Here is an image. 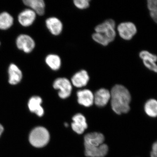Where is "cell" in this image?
<instances>
[{
	"label": "cell",
	"mask_w": 157,
	"mask_h": 157,
	"mask_svg": "<svg viewBox=\"0 0 157 157\" xmlns=\"http://www.w3.org/2000/svg\"><path fill=\"white\" fill-rule=\"evenodd\" d=\"M104 135L98 132L86 134L84 137L85 154L87 157H104L108 151V147L104 144Z\"/></svg>",
	"instance_id": "obj_1"
},
{
	"label": "cell",
	"mask_w": 157,
	"mask_h": 157,
	"mask_svg": "<svg viewBox=\"0 0 157 157\" xmlns=\"http://www.w3.org/2000/svg\"><path fill=\"white\" fill-rule=\"evenodd\" d=\"M111 105L117 114L125 113L130 110L131 95L126 87L121 84H116L110 91Z\"/></svg>",
	"instance_id": "obj_2"
},
{
	"label": "cell",
	"mask_w": 157,
	"mask_h": 157,
	"mask_svg": "<svg viewBox=\"0 0 157 157\" xmlns=\"http://www.w3.org/2000/svg\"><path fill=\"white\" fill-rule=\"evenodd\" d=\"M116 23L113 20L109 19L96 26L95 33L92 37L95 42L103 46H107L114 41L117 33Z\"/></svg>",
	"instance_id": "obj_3"
},
{
	"label": "cell",
	"mask_w": 157,
	"mask_h": 157,
	"mask_svg": "<svg viewBox=\"0 0 157 157\" xmlns=\"http://www.w3.org/2000/svg\"><path fill=\"white\" fill-rule=\"evenodd\" d=\"M50 139V135L48 130L42 127H38L32 130L29 136L30 143L36 147L45 146Z\"/></svg>",
	"instance_id": "obj_4"
},
{
	"label": "cell",
	"mask_w": 157,
	"mask_h": 157,
	"mask_svg": "<svg viewBox=\"0 0 157 157\" xmlns=\"http://www.w3.org/2000/svg\"><path fill=\"white\" fill-rule=\"evenodd\" d=\"M71 81L66 77H59L53 82V87L59 90L58 95L61 99H67L70 97L73 86Z\"/></svg>",
	"instance_id": "obj_5"
},
{
	"label": "cell",
	"mask_w": 157,
	"mask_h": 157,
	"mask_svg": "<svg viewBox=\"0 0 157 157\" xmlns=\"http://www.w3.org/2000/svg\"><path fill=\"white\" fill-rule=\"evenodd\" d=\"M17 48L25 53L32 52L36 47V42L29 35L21 34L17 37L15 41Z\"/></svg>",
	"instance_id": "obj_6"
},
{
	"label": "cell",
	"mask_w": 157,
	"mask_h": 157,
	"mask_svg": "<svg viewBox=\"0 0 157 157\" xmlns=\"http://www.w3.org/2000/svg\"><path fill=\"white\" fill-rule=\"evenodd\" d=\"M117 29L120 36L127 41L132 39L137 33V27L134 23L131 21L121 23Z\"/></svg>",
	"instance_id": "obj_7"
},
{
	"label": "cell",
	"mask_w": 157,
	"mask_h": 157,
	"mask_svg": "<svg viewBox=\"0 0 157 157\" xmlns=\"http://www.w3.org/2000/svg\"><path fill=\"white\" fill-rule=\"evenodd\" d=\"M37 14L33 10L27 9L23 10L17 16L20 24L24 27H28L33 25L36 18Z\"/></svg>",
	"instance_id": "obj_8"
},
{
	"label": "cell",
	"mask_w": 157,
	"mask_h": 157,
	"mask_svg": "<svg viewBox=\"0 0 157 157\" xmlns=\"http://www.w3.org/2000/svg\"><path fill=\"white\" fill-rule=\"evenodd\" d=\"M139 56L143 61L144 65L149 70L157 73V57L156 55L147 50H143L139 53Z\"/></svg>",
	"instance_id": "obj_9"
},
{
	"label": "cell",
	"mask_w": 157,
	"mask_h": 157,
	"mask_svg": "<svg viewBox=\"0 0 157 157\" xmlns=\"http://www.w3.org/2000/svg\"><path fill=\"white\" fill-rule=\"evenodd\" d=\"M9 84L11 85L18 84L22 80L23 73L21 70L17 65L11 63L9 65L8 70Z\"/></svg>",
	"instance_id": "obj_10"
},
{
	"label": "cell",
	"mask_w": 157,
	"mask_h": 157,
	"mask_svg": "<svg viewBox=\"0 0 157 157\" xmlns=\"http://www.w3.org/2000/svg\"><path fill=\"white\" fill-rule=\"evenodd\" d=\"M89 80L90 76L87 71L82 70L73 75L70 81L75 87L82 88L86 86Z\"/></svg>",
	"instance_id": "obj_11"
},
{
	"label": "cell",
	"mask_w": 157,
	"mask_h": 157,
	"mask_svg": "<svg viewBox=\"0 0 157 157\" xmlns=\"http://www.w3.org/2000/svg\"><path fill=\"white\" fill-rule=\"evenodd\" d=\"M46 28L51 33L55 36H57L61 33L63 28V25L61 21L58 17H48L45 20Z\"/></svg>",
	"instance_id": "obj_12"
},
{
	"label": "cell",
	"mask_w": 157,
	"mask_h": 157,
	"mask_svg": "<svg viewBox=\"0 0 157 157\" xmlns=\"http://www.w3.org/2000/svg\"><path fill=\"white\" fill-rule=\"evenodd\" d=\"M111 98L110 92L105 88L98 90L94 94V102L97 106L103 107L106 106Z\"/></svg>",
	"instance_id": "obj_13"
},
{
	"label": "cell",
	"mask_w": 157,
	"mask_h": 157,
	"mask_svg": "<svg viewBox=\"0 0 157 157\" xmlns=\"http://www.w3.org/2000/svg\"><path fill=\"white\" fill-rule=\"evenodd\" d=\"M78 102L80 105L86 107H90L94 103V94L88 89L79 90L77 92Z\"/></svg>",
	"instance_id": "obj_14"
},
{
	"label": "cell",
	"mask_w": 157,
	"mask_h": 157,
	"mask_svg": "<svg viewBox=\"0 0 157 157\" xmlns=\"http://www.w3.org/2000/svg\"><path fill=\"white\" fill-rule=\"evenodd\" d=\"M72 119L73 122L71 124V126L73 131L77 134L81 135L87 128L86 119L82 114L77 113L73 117Z\"/></svg>",
	"instance_id": "obj_15"
},
{
	"label": "cell",
	"mask_w": 157,
	"mask_h": 157,
	"mask_svg": "<svg viewBox=\"0 0 157 157\" xmlns=\"http://www.w3.org/2000/svg\"><path fill=\"white\" fill-rule=\"evenodd\" d=\"M23 3L37 15L42 16L45 14V4L43 0H23Z\"/></svg>",
	"instance_id": "obj_16"
},
{
	"label": "cell",
	"mask_w": 157,
	"mask_h": 157,
	"mask_svg": "<svg viewBox=\"0 0 157 157\" xmlns=\"http://www.w3.org/2000/svg\"><path fill=\"white\" fill-rule=\"evenodd\" d=\"M42 102V99L39 96L32 97L29 100L28 102L30 111L36 113L39 117H42L44 113V109L41 106Z\"/></svg>",
	"instance_id": "obj_17"
},
{
	"label": "cell",
	"mask_w": 157,
	"mask_h": 157,
	"mask_svg": "<svg viewBox=\"0 0 157 157\" xmlns=\"http://www.w3.org/2000/svg\"><path fill=\"white\" fill-rule=\"evenodd\" d=\"M45 62L46 65L53 71H57L61 67V59L58 55L50 54L46 56Z\"/></svg>",
	"instance_id": "obj_18"
},
{
	"label": "cell",
	"mask_w": 157,
	"mask_h": 157,
	"mask_svg": "<svg viewBox=\"0 0 157 157\" xmlns=\"http://www.w3.org/2000/svg\"><path fill=\"white\" fill-rule=\"evenodd\" d=\"M13 16L7 11L0 13V30H7L11 28L14 24Z\"/></svg>",
	"instance_id": "obj_19"
},
{
	"label": "cell",
	"mask_w": 157,
	"mask_h": 157,
	"mask_svg": "<svg viewBox=\"0 0 157 157\" xmlns=\"http://www.w3.org/2000/svg\"><path fill=\"white\" fill-rule=\"evenodd\" d=\"M144 110L146 114L149 117H155L157 115V101L151 99L147 101L144 105Z\"/></svg>",
	"instance_id": "obj_20"
},
{
	"label": "cell",
	"mask_w": 157,
	"mask_h": 157,
	"mask_svg": "<svg viewBox=\"0 0 157 157\" xmlns=\"http://www.w3.org/2000/svg\"><path fill=\"white\" fill-rule=\"evenodd\" d=\"M147 6L150 11V15L155 22L157 21V0H148Z\"/></svg>",
	"instance_id": "obj_21"
},
{
	"label": "cell",
	"mask_w": 157,
	"mask_h": 157,
	"mask_svg": "<svg viewBox=\"0 0 157 157\" xmlns=\"http://www.w3.org/2000/svg\"><path fill=\"white\" fill-rule=\"evenodd\" d=\"M74 5L79 9H85L89 8L90 5L89 0H74Z\"/></svg>",
	"instance_id": "obj_22"
},
{
	"label": "cell",
	"mask_w": 157,
	"mask_h": 157,
	"mask_svg": "<svg viewBox=\"0 0 157 157\" xmlns=\"http://www.w3.org/2000/svg\"><path fill=\"white\" fill-rule=\"evenodd\" d=\"M157 142H155L153 144L151 154V157H157Z\"/></svg>",
	"instance_id": "obj_23"
},
{
	"label": "cell",
	"mask_w": 157,
	"mask_h": 157,
	"mask_svg": "<svg viewBox=\"0 0 157 157\" xmlns=\"http://www.w3.org/2000/svg\"><path fill=\"white\" fill-rule=\"evenodd\" d=\"M3 131H4V128H3L2 125L0 124V136L2 134Z\"/></svg>",
	"instance_id": "obj_24"
},
{
	"label": "cell",
	"mask_w": 157,
	"mask_h": 157,
	"mask_svg": "<svg viewBox=\"0 0 157 157\" xmlns=\"http://www.w3.org/2000/svg\"><path fill=\"white\" fill-rule=\"evenodd\" d=\"M65 126L67 127L68 126V124L67 123H65Z\"/></svg>",
	"instance_id": "obj_25"
},
{
	"label": "cell",
	"mask_w": 157,
	"mask_h": 157,
	"mask_svg": "<svg viewBox=\"0 0 157 157\" xmlns=\"http://www.w3.org/2000/svg\"><path fill=\"white\" fill-rule=\"evenodd\" d=\"M0 45H1V42H0Z\"/></svg>",
	"instance_id": "obj_26"
}]
</instances>
